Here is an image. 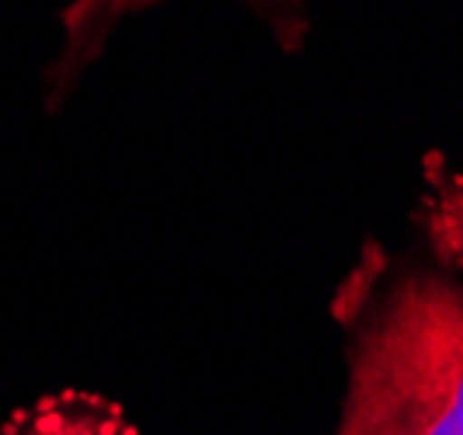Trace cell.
I'll list each match as a JSON object with an SVG mask.
<instances>
[{"label": "cell", "mask_w": 463, "mask_h": 435, "mask_svg": "<svg viewBox=\"0 0 463 435\" xmlns=\"http://www.w3.org/2000/svg\"><path fill=\"white\" fill-rule=\"evenodd\" d=\"M338 435H463V289L442 275L401 279L352 352Z\"/></svg>", "instance_id": "obj_1"}, {"label": "cell", "mask_w": 463, "mask_h": 435, "mask_svg": "<svg viewBox=\"0 0 463 435\" xmlns=\"http://www.w3.org/2000/svg\"><path fill=\"white\" fill-rule=\"evenodd\" d=\"M0 435H137V429L112 401L98 393L63 390L14 411Z\"/></svg>", "instance_id": "obj_2"}, {"label": "cell", "mask_w": 463, "mask_h": 435, "mask_svg": "<svg viewBox=\"0 0 463 435\" xmlns=\"http://www.w3.org/2000/svg\"><path fill=\"white\" fill-rule=\"evenodd\" d=\"M425 182H429L425 220H429L432 244L446 261L463 269V178L432 154L425 161Z\"/></svg>", "instance_id": "obj_3"}]
</instances>
